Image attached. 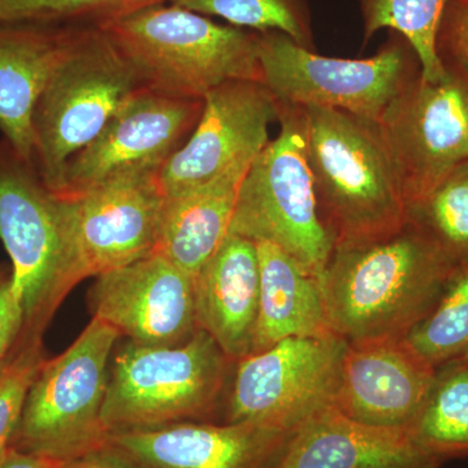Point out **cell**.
<instances>
[{"label": "cell", "mask_w": 468, "mask_h": 468, "mask_svg": "<svg viewBox=\"0 0 468 468\" xmlns=\"http://www.w3.org/2000/svg\"><path fill=\"white\" fill-rule=\"evenodd\" d=\"M347 343L334 334L291 337L234 363L223 423L295 432L334 406Z\"/></svg>", "instance_id": "30bf717a"}, {"label": "cell", "mask_w": 468, "mask_h": 468, "mask_svg": "<svg viewBox=\"0 0 468 468\" xmlns=\"http://www.w3.org/2000/svg\"><path fill=\"white\" fill-rule=\"evenodd\" d=\"M0 239L11 258L12 289L24 314L20 343L42 338L67 295L81 282L68 201L5 138L0 140Z\"/></svg>", "instance_id": "277c9868"}, {"label": "cell", "mask_w": 468, "mask_h": 468, "mask_svg": "<svg viewBox=\"0 0 468 468\" xmlns=\"http://www.w3.org/2000/svg\"><path fill=\"white\" fill-rule=\"evenodd\" d=\"M159 174L131 172L66 198L81 282L153 254L165 203Z\"/></svg>", "instance_id": "5bb4252c"}, {"label": "cell", "mask_w": 468, "mask_h": 468, "mask_svg": "<svg viewBox=\"0 0 468 468\" xmlns=\"http://www.w3.org/2000/svg\"><path fill=\"white\" fill-rule=\"evenodd\" d=\"M45 360L42 338H32L18 344L5 362L0 374V457L11 448L27 393Z\"/></svg>", "instance_id": "f1b7e54d"}, {"label": "cell", "mask_w": 468, "mask_h": 468, "mask_svg": "<svg viewBox=\"0 0 468 468\" xmlns=\"http://www.w3.org/2000/svg\"><path fill=\"white\" fill-rule=\"evenodd\" d=\"M203 107V100L169 97L143 86L68 162L55 193L75 198L119 176L160 171L193 133Z\"/></svg>", "instance_id": "7c38bea8"}, {"label": "cell", "mask_w": 468, "mask_h": 468, "mask_svg": "<svg viewBox=\"0 0 468 468\" xmlns=\"http://www.w3.org/2000/svg\"><path fill=\"white\" fill-rule=\"evenodd\" d=\"M261 84L277 104L344 111L380 122L399 95L421 76L420 61L399 34L369 58H331L279 32L260 33Z\"/></svg>", "instance_id": "ba28073f"}, {"label": "cell", "mask_w": 468, "mask_h": 468, "mask_svg": "<svg viewBox=\"0 0 468 468\" xmlns=\"http://www.w3.org/2000/svg\"><path fill=\"white\" fill-rule=\"evenodd\" d=\"M57 462L37 457L29 452L9 448L0 457V468H54Z\"/></svg>", "instance_id": "d6a6232c"}, {"label": "cell", "mask_w": 468, "mask_h": 468, "mask_svg": "<svg viewBox=\"0 0 468 468\" xmlns=\"http://www.w3.org/2000/svg\"><path fill=\"white\" fill-rule=\"evenodd\" d=\"M0 21H11L8 14L7 0H0Z\"/></svg>", "instance_id": "836d02e7"}, {"label": "cell", "mask_w": 468, "mask_h": 468, "mask_svg": "<svg viewBox=\"0 0 468 468\" xmlns=\"http://www.w3.org/2000/svg\"><path fill=\"white\" fill-rule=\"evenodd\" d=\"M455 270L408 221L377 241L335 248L319 279L329 328L346 343L406 337Z\"/></svg>", "instance_id": "6da1fadb"}, {"label": "cell", "mask_w": 468, "mask_h": 468, "mask_svg": "<svg viewBox=\"0 0 468 468\" xmlns=\"http://www.w3.org/2000/svg\"><path fill=\"white\" fill-rule=\"evenodd\" d=\"M203 16L223 18L252 32L285 34L302 48L315 51L313 16L307 0H165Z\"/></svg>", "instance_id": "484cf974"}, {"label": "cell", "mask_w": 468, "mask_h": 468, "mask_svg": "<svg viewBox=\"0 0 468 468\" xmlns=\"http://www.w3.org/2000/svg\"><path fill=\"white\" fill-rule=\"evenodd\" d=\"M408 432L421 451L442 463L468 458V358L436 369L426 402Z\"/></svg>", "instance_id": "603a6c76"}, {"label": "cell", "mask_w": 468, "mask_h": 468, "mask_svg": "<svg viewBox=\"0 0 468 468\" xmlns=\"http://www.w3.org/2000/svg\"><path fill=\"white\" fill-rule=\"evenodd\" d=\"M440 58L443 75L435 81L419 77L378 122L406 205L468 162V64Z\"/></svg>", "instance_id": "8fae6325"}, {"label": "cell", "mask_w": 468, "mask_h": 468, "mask_svg": "<svg viewBox=\"0 0 468 468\" xmlns=\"http://www.w3.org/2000/svg\"><path fill=\"white\" fill-rule=\"evenodd\" d=\"M234 363L202 329L177 346L126 340L109 372L101 420L110 432L217 421Z\"/></svg>", "instance_id": "5b68a950"}, {"label": "cell", "mask_w": 468, "mask_h": 468, "mask_svg": "<svg viewBox=\"0 0 468 468\" xmlns=\"http://www.w3.org/2000/svg\"><path fill=\"white\" fill-rule=\"evenodd\" d=\"M439 57L468 64V0H448L437 34Z\"/></svg>", "instance_id": "f546056e"}, {"label": "cell", "mask_w": 468, "mask_h": 468, "mask_svg": "<svg viewBox=\"0 0 468 468\" xmlns=\"http://www.w3.org/2000/svg\"><path fill=\"white\" fill-rule=\"evenodd\" d=\"M24 332V314L12 289V273L0 267V360H7Z\"/></svg>", "instance_id": "4dcf8cb0"}, {"label": "cell", "mask_w": 468, "mask_h": 468, "mask_svg": "<svg viewBox=\"0 0 468 468\" xmlns=\"http://www.w3.org/2000/svg\"><path fill=\"white\" fill-rule=\"evenodd\" d=\"M112 42L144 88L203 100L229 81L261 82L260 33L155 3L95 26Z\"/></svg>", "instance_id": "3957f363"}, {"label": "cell", "mask_w": 468, "mask_h": 468, "mask_svg": "<svg viewBox=\"0 0 468 468\" xmlns=\"http://www.w3.org/2000/svg\"><path fill=\"white\" fill-rule=\"evenodd\" d=\"M80 26L0 21V132L33 162L34 106Z\"/></svg>", "instance_id": "ffe728a7"}, {"label": "cell", "mask_w": 468, "mask_h": 468, "mask_svg": "<svg viewBox=\"0 0 468 468\" xmlns=\"http://www.w3.org/2000/svg\"><path fill=\"white\" fill-rule=\"evenodd\" d=\"M406 221L420 230L455 267L468 264V162L406 205Z\"/></svg>", "instance_id": "cb8c5ba5"}, {"label": "cell", "mask_w": 468, "mask_h": 468, "mask_svg": "<svg viewBox=\"0 0 468 468\" xmlns=\"http://www.w3.org/2000/svg\"><path fill=\"white\" fill-rule=\"evenodd\" d=\"M408 431L368 426L334 406L295 431L273 468H440Z\"/></svg>", "instance_id": "d6986e66"}, {"label": "cell", "mask_w": 468, "mask_h": 468, "mask_svg": "<svg viewBox=\"0 0 468 468\" xmlns=\"http://www.w3.org/2000/svg\"><path fill=\"white\" fill-rule=\"evenodd\" d=\"M54 468H137L131 461L113 451L109 445L95 449L64 462H57Z\"/></svg>", "instance_id": "1f68e13d"}, {"label": "cell", "mask_w": 468, "mask_h": 468, "mask_svg": "<svg viewBox=\"0 0 468 468\" xmlns=\"http://www.w3.org/2000/svg\"><path fill=\"white\" fill-rule=\"evenodd\" d=\"M155 3L165 0H7V8L11 21L95 27Z\"/></svg>", "instance_id": "83f0119b"}, {"label": "cell", "mask_w": 468, "mask_h": 468, "mask_svg": "<svg viewBox=\"0 0 468 468\" xmlns=\"http://www.w3.org/2000/svg\"><path fill=\"white\" fill-rule=\"evenodd\" d=\"M292 435L248 421H185L110 432L107 445L137 468H273Z\"/></svg>", "instance_id": "e0dca14e"}, {"label": "cell", "mask_w": 468, "mask_h": 468, "mask_svg": "<svg viewBox=\"0 0 468 468\" xmlns=\"http://www.w3.org/2000/svg\"><path fill=\"white\" fill-rule=\"evenodd\" d=\"M250 165H237L203 186L165 197L153 254L196 276L229 234L239 187Z\"/></svg>", "instance_id": "44dd1931"}, {"label": "cell", "mask_w": 468, "mask_h": 468, "mask_svg": "<svg viewBox=\"0 0 468 468\" xmlns=\"http://www.w3.org/2000/svg\"><path fill=\"white\" fill-rule=\"evenodd\" d=\"M405 340L436 369L468 358V264L455 270L435 307Z\"/></svg>", "instance_id": "4316f807"}, {"label": "cell", "mask_w": 468, "mask_h": 468, "mask_svg": "<svg viewBox=\"0 0 468 468\" xmlns=\"http://www.w3.org/2000/svg\"><path fill=\"white\" fill-rule=\"evenodd\" d=\"M116 329L92 318L63 353L43 362L11 448L64 462L107 445L101 420Z\"/></svg>", "instance_id": "9c48e42d"}, {"label": "cell", "mask_w": 468, "mask_h": 468, "mask_svg": "<svg viewBox=\"0 0 468 468\" xmlns=\"http://www.w3.org/2000/svg\"><path fill=\"white\" fill-rule=\"evenodd\" d=\"M89 306L92 318L135 344L177 346L199 329L194 276L159 254L98 276Z\"/></svg>", "instance_id": "9a60e30c"}, {"label": "cell", "mask_w": 468, "mask_h": 468, "mask_svg": "<svg viewBox=\"0 0 468 468\" xmlns=\"http://www.w3.org/2000/svg\"><path fill=\"white\" fill-rule=\"evenodd\" d=\"M257 243L228 234L194 276L197 325L214 338L230 362L250 356L260 306Z\"/></svg>", "instance_id": "ac0fdd59"}, {"label": "cell", "mask_w": 468, "mask_h": 468, "mask_svg": "<svg viewBox=\"0 0 468 468\" xmlns=\"http://www.w3.org/2000/svg\"><path fill=\"white\" fill-rule=\"evenodd\" d=\"M303 110L316 201L335 248L399 232L406 224L405 196L380 125L344 111Z\"/></svg>", "instance_id": "7a4b0ae2"}, {"label": "cell", "mask_w": 468, "mask_h": 468, "mask_svg": "<svg viewBox=\"0 0 468 468\" xmlns=\"http://www.w3.org/2000/svg\"><path fill=\"white\" fill-rule=\"evenodd\" d=\"M435 377L405 337L347 343L334 408L359 423L408 431Z\"/></svg>", "instance_id": "2e32d148"}, {"label": "cell", "mask_w": 468, "mask_h": 468, "mask_svg": "<svg viewBox=\"0 0 468 468\" xmlns=\"http://www.w3.org/2000/svg\"><path fill=\"white\" fill-rule=\"evenodd\" d=\"M255 243L261 286L250 354L270 349L286 338L331 334L319 280L279 246Z\"/></svg>", "instance_id": "7402d4cb"}, {"label": "cell", "mask_w": 468, "mask_h": 468, "mask_svg": "<svg viewBox=\"0 0 468 468\" xmlns=\"http://www.w3.org/2000/svg\"><path fill=\"white\" fill-rule=\"evenodd\" d=\"M5 362H7V360H0V374H2L3 368H5Z\"/></svg>", "instance_id": "e575fe53"}, {"label": "cell", "mask_w": 468, "mask_h": 468, "mask_svg": "<svg viewBox=\"0 0 468 468\" xmlns=\"http://www.w3.org/2000/svg\"><path fill=\"white\" fill-rule=\"evenodd\" d=\"M279 134L252 160L229 234L279 246L320 279L335 245L322 217L306 151V113L277 104Z\"/></svg>", "instance_id": "8992f818"}, {"label": "cell", "mask_w": 468, "mask_h": 468, "mask_svg": "<svg viewBox=\"0 0 468 468\" xmlns=\"http://www.w3.org/2000/svg\"><path fill=\"white\" fill-rule=\"evenodd\" d=\"M448 0H358L363 45L380 30L399 34L417 52L421 79L435 81L443 75L437 54V34Z\"/></svg>", "instance_id": "d4e9b609"}, {"label": "cell", "mask_w": 468, "mask_h": 468, "mask_svg": "<svg viewBox=\"0 0 468 468\" xmlns=\"http://www.w3.org/2000/svg\"><path fill=\"white\" fill-rule=\"evenodd\" d=\"M140 88L112 42L98 27H80L33 111V162L51 190L60 186L68 162Z\"/></svg>", "instance_id": "52a82bcc"}, {"label": "cell", "mask_w": 468, "mask_h": 468, "mask_svg": "<svg viewBox=\"0 0 468 468\" xmlns=\"http://www.w3.org/2000/svg\"><path fill=\"white\" fill-rule=\"evenodd\" d=\"M198 124L160 169L165 197L197 189L239 165H250L270 141L279 107L258 81H229L205 98Z\"/></svg>", "instance_id": "4fadbf2b"}]
</instances>
